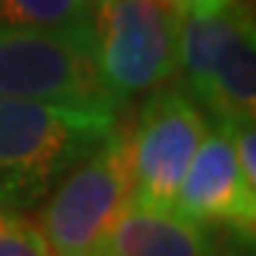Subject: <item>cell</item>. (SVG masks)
<instances>
[{
    "label": "cell",
    "instance_id": "10",
    "mask_svg": "<svg viewBox=\"0 0 256 256\" xmlns=\"http://www.w3.org/2000/svg\"><path fill=\"white\" fill-rule=\"evenodd\" d=\"M0 256H52L40 225L20 210L0 208Z\"/></svg>",
    "mask_w": 256,
    "mask_h": 256
},
{
    "label": "cell",
    "instance_id": "9",
    "mask_svg": "<svg viewBox=\"0 0 256 256\" xmlns=\"http://www.w3.org/2000/svg\"><path fill=\"white\" fill-rule=\"evenodd\" d=\"M92 18V0H0V28L63 32L82 28Z\"/></svg>",
    "mask_w": 256,
    "mask_h": 256
},
{
    "label": "cell",
    "instance_id": "7",
    "mask_svg": "<svg viewBox=\"0 0 256 256\" xmlns=\"http://www.w3.org/2000/svg\"><path fill=\"white\" fill-rule=\"evenodd\" d=\"M174 210L200 225H222L254 236L256 188L245 182L239 171L230 126L210 122L196 154L182 176Z\"/></svg>",
    "mask_w": 256,
    "mask_h": 256
},
{
    "label": "cell",
    "instance_id": "11",
    "mask_svg": "<svg viewBox=\"0 0 256 256\" xmlns=\"http://www.w3.org/2000/svg\"><path fill=\"white\" fill-rule=\"evenodd\" d=\"M216 256H254V236L228 230L225 242H220V248H216Z\"/></svg>",
    "mask_w": 256,
    "mask_h": 256
},
{
    "label": "cell",
    "instance_id": "13",
    "mask_svg": "<svg viewBox=\"0 0 256 256\" xmlns=\"http://www.w3.org/2000/svg\"><path fill=\"white\" fill-rule=\"evenodd\" d=\"M82 256H97V254H82Z\"/></svg>",
    "mask_w": 256,
    "mask_h": 256
},
{
    "label": "cell",
    "instance_id": "2",
    "mask_svg": "<svg viewBox=\"0 0 256 256\" xmlns=\"http://www.w3.org/2000/svg\"><path fill=\"white\" fill-rule=\"evenodd\" d=\"M180 20L165 0H92V54L114 106L180 72Z\"/></svg>",
    "mask_w": 256,
    "mask_h": 256
},
{
    "label": "cell",
    "instance_id": "3",
    "mask_svg": "<svg viewBox=\"0 0 256 256\" xmlns=\"http://www.w3.org/2000/svg\"><path fill=\"white\" fill-rule=\"evenodd\" d=\"M180 72L214 122H256L254 20L239 0L210 14H182Z\"/></svg>",
    "mask_w": 256,
    "mask_h": 256
},
{
    "label": "cell",
    "instance_id": "4",
    "mask_svg": "<svg viewBox=\"0 0 256 256\" xmlns=\"http://www.w3.org/2000/svg\"><path fill=\"white\" fill-rule=\"evenodd\" d=\"M40 214V234L52 256L94 254L134 200L131 128H117L52 188Z\"/></svg>",
    "mask_w": 256,
    "mask_h": 256
},
{
    "label": "cell",
    "instance_id": "12",
    "mask_svg": "<svg viewBox=\"0 0 256 256\" xmlns=\"http://www.w3.org/2000/svg\"><path fill=\"white\" fill-rule=\"evenodd\" d=\"M165 3H171L180 14H210L230 6L234 0H165Z\"/></svg>",
    "mask_w": 256,
    "mask_h": 256
},
{
    "label": "cell",
    "instance_id": "1",
    "mask_svg": "<svg viewBox=\"0 0 256 256\" xmlns=\"http://www.w3.org/2000/svg\"><path fill=\"white\" fill-rule=\"evenodd\" d=\"M114 128L108 106L0 97V208H34Z\"/></svg>",
    "mask_w": 256,
    "mask_h": 256
},
{
    "label": "cell",
    "instance_id": "5",
    "mask_svg": "<svg viewBox=\"0 0 256 256\" xmlns=\"http://www.w3.org/2000/svg\"><path fill=\"white\" fill-rule=\"evenodd\" d=\"M0 97L108 106L92 54V28H0Z\"/></svg>",
    "mask_w": 256,
    "mask_h": 256
},
{
    "label": "cell",
    "instance_id": "8",
    "mask_svg": "<svg viewBox=\"0 0 256 256\" xmlns=\"http://www.w3.org/2000/svg\"><path fill=\"white\" fill-rule=\"evenodd\" d=\"M220 239L208 225L191 222L176 210L142 208L131 202L108 234L100 239L97 256H216Z\"/></svg>",
    "mask_w": 256,
    "mask_h": 256
},
{
    "label": "cell",
    "instance_id": "6",
    "mask_svg": "<svg viewBox=\"0 0 256 256\" xmlns=\"http://www.w3.org/2000/svg\"><path fill=\"white\" fill-rule=\"evenodd\" d=\"M208 120L185 88L154 92L131 128L134 200L142 208L174 210L182 176L200 148Z\"/></svg>",
    "mask_w": 256,
    "mask_h": 256
}]
</instances>
